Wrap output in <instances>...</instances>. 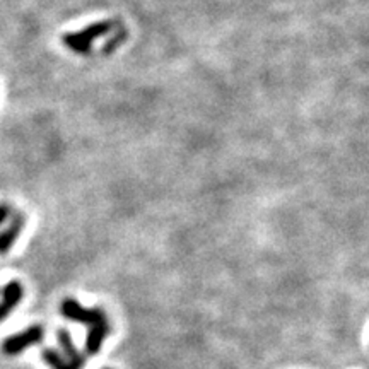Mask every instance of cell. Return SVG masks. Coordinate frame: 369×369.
Instances as JSON below:
<instances>
[{"mask_svg": "<svg viewBox=\"0 0 369 369\" xmlns=\"http://www.w3.org/2000/svg\"><path fill=\"white\" fill-rule=\"evenodd\" d=\"M123 38H125V31L120 29L118 36H115L113 40H111L110 43H108V45L103 48V52H104V53H111V52H113V50H116V46H118L120 43H122Z\"/></svg>", "mask_w": 369, "mask_h": 369, "instance_id": "30bf717a", "label": "cell"}, {"mask_svg": "<svg viewBox=\"0 0 369 369\" xmlns=\"http://www.w3.org/2000/svg\"><path fill=\"white\" fill-rule=\"evenodd\" d=\"M60 313L65 320L74 321V323L88 325V327H91L96 321L106 318V313L101 308H84V306L74 298H65L64 301H62Z\"/></svg>", "mask_w": 369, "mask_h": 369, "instance_id": "7a4b0ae2", "label": "cell"}, {"mask_svg": "<svg viewBox=\"0 0 369 369\" xmlns=\"http://www.w3.org/2000/svg\"><path fill=\"white\" fill-rule=\"evenodd\" d=\"M43 339H45V328L41 325H29V327L21 330V332L4 339L2 344H0V351H2V354L9 357L19 356L26 349L41 344Z\"/></svg>", "mask_w": 369, "mask_h": 369, "instance_id": "6da1fadb", "label": "cell"}, {"mask_svg": "<svg viewBox=\"0 0 369 369\" xmlns=\"http://www.w3.org/2000/svg\"><path fill=\"white\" fill-rule=\"evenodd\" d=\"M25 289L19 281H11L2 287V298H0V321L7 320L22 301Z\"/></svg>", "mask_w": 369, "mask_h": 369, "instance_id": "3957f363", "label": "cell"}, {"mask_svg": "<svg viewBox=\"0 0 369 369\" xmlns=\"http://www.w3.org/2000/svg\"><path fill=\"white\" fill-rule=\"evenodd\" d=\"M103 369H111V368H103Z\"/></svg>", "mask_w": 369, "mask_h": 369, "instance_id": "7c38bea8", "label": "cell"}, {"mask_svg": "<svg viewBox=\"0 0 369 369\" xmlns=\"http://www.w3.org/2000/svg\"><path fill=\"white\" fill-rule=\"evenodd\" d=\"M41 359H43V363H45L50 369H72L71 366H69L67 361H65V357L52 347L43 349Z\"/></svg>", "mask_w": 369, "mask_h": 369, "instance_id": "9c48e42d", "label": "cell"}, {"mask_svg": "<svg viewBox=\"0 0 369 369\" xmlns=\"http://www.w3.org/2000/svg\"><path fill=\"white\" fill-rule=\"evenodd\" d=\"M62 41H64V45L67 46L69 50L79 53V55H88V53L91 52V48H92L91 43L83 40L79 33L64 34V36H62Z\"/></svg>", "mask_w": 369, "mask_h": 369, "instance_id": "ba28073f", "label": "cell"}, {"mask_svg": "<svg viewBox=\"0 0 369 369\" xmlns=\"http://www.w3.org/2000/svg\"><path fill=\"white\" fill-rule=\"evenodd\" d=\"M108 333H110V321L108 318L96 321L89 327L88 337H85V352L89 356H96L103 347L104 340H106Z\"/></svg>", "mask_w": 369, "mask_h": 369, "instance_id": "5b68a950", "label": "cell"}, {"mask_svg": "<svg viewBox=\"0 0 369 369\" xmlns=\"http://www.w3.org/2000/svg\"><path fill=\"white\" fill-rule=\"evenodd\" d=\"M11 212L13 211H11L9 204H0V226H2L7 219H9Z\"/></svg>", "mask_w": 369, "mask_h": 369, "instance_id": "8fae6325", "label": "cell"}, {"mask_svg": "<svg viewBox=\"0 0 369 369\" xmlns=\"http://www.w3.org/2000/svg\"><path fill=\"white\" fill-rule=\"evenodd\" d=\"M25 223H26L25 214L18 212L14 216V219L11 221L9 226L0 231V255H6L13 250L14 243L18 242L19 235H21L22 228H25Z\"/></svg>", "mask_w": 369, "mask_h": 369, "instance_id": "8992f818", "label": "cell"}, {"mask_svg": "<svg viewBox=\"0 0 369 369\" xmlns=\"http://www.w3.org/2000/svg\"><path fill=\"white\" fill-rule=\"evenodd\" d=\"M115 25L116 22L113 21H101V22H95V25H89L88 28H84L83 31H77V33L81 34L83 40L92 45V41L95 40L106 36L108 33H111V31L115 29Z\"/></svg>", "mask_w": 369, "mask_h": 369, "instance_id": "52a82bcc", "label": "cell"}, {"mask_svg": "<svg viewBox=\"0 0 369 369\" xmlns=\"http://www.w3.org/2000/svg\"><path fill=\"white\" fill-rule=\"evenodd\" d=\"M57 340L60 344L62 356L65 357V361L69 363V366L72 369H83L85 366V357L83 352L76 347L74 339L67 328H58L57 330Z\"/></svg>", "mask_w": 369, "mask_h": 369, "instance_id": "277c9868", "label": "cell"}]
</instances>
